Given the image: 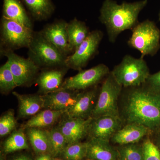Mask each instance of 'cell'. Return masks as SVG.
I'll use <instances>...</instances> for the list:
<instances>
[{"instance_id":"10","label":"cell","mask_w":160,"mask_h":160,"mask_svg":"<svg viewBox=\"0 0 160 160\" xmlns=\"http://www.w3.org/2000/svg\"><path fill=\"white\" fill-rule=\"evenodd\" d=\"M109 67L100 64L90 69L81 70L73 76L64 80L61 89L85 90L96 86L110 73Z\"/></svg>"},{"instance_id":"8","label":"cell","mask_w":160,"mask_h":160,"mask_svg":"<svg viewBox=\"0 0 160 160\" xmlns=\"http://www.w3.org/2000/svg\"><path fill=\"white\" fill-rule=\"evenodd\" d=\"M0 51L1 56L7 58V62L18 86L28 87L36 81L41 69L33 61L20 56L14 51Z\"/></svg>"},{"instance_id":"31","label":"cell","mask_w":160,"mask_h":160,"mask_svg":"<svg viewBox=\"0 0 160 160\" xmlns=\"http://www.w3.org/2000/svg\"><path fill=\"white\" fill-rule=\"evenodd\" d=\"M144 160H160V151L158 148L149 138L142 144Z\"/></svg>"},{"instance_id":"26","label":"cell","mask_w":160,"mask_h":160,"mask_svg":"<svg viewBox=\"0 0 160 160\" xmlns=\"http://www.w3.org/2000/svg\"><path fill=\"white\" fill-rule=\"evenodd\" d=\"M50 144V155L52 158H58L62 156L63 152L68 146L64 135L57 126L48 130Z\"/></svg>"},{"instance_id":"27","label":"cell","mask_w":160,"mask_h":160,"mask_svg":"<svg viewBox=\"0 0 160 160\" xmlns=\"http://www.w3.org/2000/svg\"><path fill=\"white\" fill-rule=\"evenodd\" d=\"M18 87L9 64L7 62L0 67V90L7 94Z\"/></svg>"},{"instance_id":"16","label":"cell","mask_w":160,"mask_h":160,"mask_svg":"<svg viewBox=\"0 0 160 160\" xmlns=\"http://www.w3.org/2000/svg\"><path fill=\"white\" fill-rule=\"evenodd\" d=\"M69 69L67 66H62L43 69L36 81L40 92L46 94L61 89L64 76Z\"/></svg>"},{"instance_id":"7","label":"cell","mask_w":160,"mask_h":160,"mask_svg":"<svg viewBox=\"0 0 160 160\" xmlns=\"http://www.w3.org/2000/svg\"><path fill=\"white\" fill-rule=\"evenodd\" d=\"M123 87L110 73L103 80L92 118L102 116L120 117L118 100Z\"/></svg>"},{"instance_id":"17","label":"cell","mask_w":160,"mask_h":160,"mask_svg":"<svg viewBox=\"0 0 160 160\" xmlns=\"http://www.w3.org/2000/svg\"><path fill=\"white\" fill-rule=\"evenodd\" d=\"M152 131L142 125L128 123L121 128L111 138V141L120 146L137 143Z\"/></svg>"},{"instance_id":"23","label":"cell","mask_w":160,"mask_h":160,"mask_svg":"<svg viewBox=\"0 0 160 160\" xmlns=\"http://www.w3.org/2000/svg\"><path fill=\"white\" fill-rule=\"evenodd\" d=\"M66 112L50 109H45L33 116L23 126L22 129L42 128L50 127L62 118Z\"/></svg>"},{"instance_id":"30","label":"cell","mask_w":160,"mask_h":160,"mask_svg":"<svg viewBox=\"0 0 160 160\" xmlns=\"http://www.w3.org/2000/svg\"><path fill=\"white\" fill-rule=\"evenodd\" d=\"M17 125L13 110H9L0 118V136H7L14 131Z\"/></svg>"},{"instance_id":"35","label":"cell","mask_w":160,"mask_h":160,"mask_svg":"<svg viewBox=\"0 0 160 160\" xmlns=\"http://www.w3.org/2000/svg\"><path fill=\"white\" fill-rule=\"evenodd\" d=\"M52 160H63L58 158H52Z\"/></svg>"},{"instance_id":"14","label":"cell","mask_w":160,"mask_h":160,"mask_svg":"<svg viewBox=\"0 0 160 160\" xmlns=\"http://www.w3.org/2000/svg\"><path fill=\"white\" fill-rule=\"evenodd\" d=\"M79 92L78 90L62 89L44 94V109L66 112L77 102Z\"/></svg>"},{"instance_id":"19","label":"cell","mask_w":160,"mask_h":160,"mask_svg":"<svg viewBox=\"0 0 160 160\" xmlns=\"http://www.w3.org/2000/svg\"><path fill=\"white\" fill-rule=\"evenodd\" d=\"M12 94L17 98L18 102V114L20 118H25L32 117L44 109L42 96L22 94L17 92H12Z\"/></svg>"},{"instance_id":"22","label":"cell","mask_w":160,"mask_h":160,"mask_svg":"<svg viewBox=\"0 0 160 160\" xmlns=\"http://www.w3.org/2000/svg\"><path fill=\"white\" fill-rule=\"evenodd\" d=\"M27 129V137L36 154L50 155L51 149L48 130L37 128Z\"/></svg>"},{"instance_id":"20","label":"cell","mask_w":160,"mask_h":160,"mask_svg":"<svg viewBox=\"0 0 160 160\" xmlns=\"http://www.w3.org/2000/svg\"><path fill=\"white\" fill-rule=\"evenodd\" d=\"M2 17L33 29L32 21L19 0H3Z\"/></svg>"},{"instance_id":"24","label":"cell","mask_w":160,"mask_h":160,"mask_svg":"<svg viewBox=\"0 0 160 160\" xmlns=\"http://www.w3.org/2000/svg\"><path fill=\"white\" fill-rule=\"evenodd\" d=\"M30 14L37 21L49 18L54 11L51 0H22Z\"/></svg>"},{"instance_id":"38","label":"cell","mask_w":160,"mask_h":160,"mask_svg":"<svg viewBox=\"0 0 160 160\" xmlns=\"http://www.w3.org/2000/svg\"><path fill=\"white\" fill-rule=\"evenodd\" d=\"M87 160H89V159H87Z\"/></svg>"},{"instance_id":"13","label":"cell","mask_w":160,"mask_h":160,"mask_svg":"<svg viewBox=\"0 0 160 160\" xmlns=\"http://www.w3.org/2000/svg\"><path fill=\"white\" fill-rule=\"evenodd\" d=\"M120 117L105 115L92 118L88 135L90 138L109 141L122 128Z\"/></svg>"},{"instance_id":"37","label":"cell","mask_w":160,"mask_h":160,"mask_svg":"<svg viewBox=\"0 0 160 160\" xmlns=\"http://www.w3.org/2000/svg\"><path fill=\"white\" fill-rule=\"evenodd\" d=\"M159 20H160V18H159Z\"/></svg>"},{"instance_id":"25","label":"cell","mask_w":160,"mask_h":160,"mask_svg":"<svg viewBox=\"0 0 160 160\" xmlns=\"http://www.w3.org/2000/svg\"><path fill=\"white\" fill-rule=\"evenodd\" d=\"M23 129L14 130L6 139L3 146V152L7 154L29 149V144Z\"/></svg>"},{"instance_id":"36","label":"cell","mask_w":160,"mask_h":160,"mask_svg":"<svg viewBox=\"0 0 160 160\" xmlns=\"http://www.w3.org/2000/svg\"><path fill=\"white\" fill-rule=\"evenodd\" d=\"M159 139H159L160 140V142H159V143H160V133H159Z\"/></svg>"},{"instance_id":"2","label":"cell","mask_w":160,"mask_h":160,"mask_svg":"<svg viewBox=\"0 0 160 160\" xmlns=\"http://www.w3.org/2000/svg\"><path fill=\"white\" fill-rule=\"evenodd\" d=\"M147 0L118 5L112 0H105L100 10V22L106 26L109 42L114 43L122 32L132 30L139 23L140 12Z\"/></svg>"},{"instance_id":"28","label":"cell","mask_w":160,"mask_h":160,"mask_svg":"<svg viewBox=\"0 0 160 160\" xmlns=\"http://www.w3.org/2000/svg\"><path fill=\"white\" fill-rule=\"evenodd\" d=\"M87 148V142L73 143L67 146L62 156L65 160H83L86 158Z\"/></svg>"},{"instance_id":"4","label":"cell","mask_w":160,"mask_h":160,"mask_svg":"<svg viewBox=\"0 0 160 160\" xmlns=\"http://www.w3.org/2000/svg\"><path fill=\"white\" fill-rule=\"evenodd\" d=\"M28 49V58L41 69L66 66L67 57L43 37L40 32H34Z\"/></svg>"},{"instance_id":"33","label":"cell","mask_w":160,"mask_h":160,"mask_svg":"<svg viewBox=\"0 0 160 160\" xmlns=\"http://www.w3.org/2000/svg\"><path fill=\"white\" fill-rule=\"evenodd\" d=\"M11 160H35L29 155L22 154L14 157Z\"/></svg>"},{"instance_id":"6","label":"cell","mask_w":160,"mask_h":160,"mask_svg":"<svg viewBox=\"0 0 160 160\" xmlns=\"http://www.w3.org/2000/svg\"><path fill=\"white\" fill-rule=\"evenodd\" d=\"M34 32L22 24L2 17L1 22V50H14L29 47Z\"/></svg>"},{"instance_id":"1","label":"cell","mask_w":160,"mask_h":160,"mask_svg":"<svg viewBox=\"0 0 160 160\" xmlns=\"http://www.w3.org/2000/svg\"><path fill=\"white\" fill-rule=\"evenodd\" d=\"M129 88L124 106L128 123L142 125L152 131L160 127V93L144 85Z\"/></svg>"},{"instance_id":"32","label":"cell","mask_w":160,"mask_h":160,"mask_svg":"<svg viewBox=\"0 0 160 160\" xmlns=\"http://www.w3.org/2000/svg\"><path fill=\"white\" fill-rule=\"evenodd\" d=\"M143 85L150 90L160 93V71L154 74H150Z\"/></svg>"},{"instance_id":"29","label":"cell","mask_w":160,"mask_h":160,"mask_svg":"<svg viewBox=\"0 0 160 160\" xmlns=\"http://www.w3.org/2000/svg\"><path fill=\"white\" fill-rule=\"evenodd\" d=\"M118 150L120 160H144L142 145L137 143L122 145Z\"/></svg>"},{"instance_id":"11","label":"cell","mask_w":160,"mask_h":160,"mask_svg":"<svg viewBox=\"0 0 160 160\" xmlns=\"http://www.w3.org/2000/svg\"><path fill=\"white\" fill-rule=\"evenodd\" d=\"M58 127L66 138L68 146L81 142L88 135L92 118L82 119L72 118L66 113L63 115Z\"/></svg>"},{"instance_id":"34","label":"cell","mask_w":160,"mask_h":160,"mask_svg":"<svg viewBox=\"0 0 160 160\" xmlns=\"http://www.w3.org/2000/svg\"><path fill=\"white\" fill-rule=\"evenodd\" d=\"M52 157L49 154H43L37 155L35 160H52Z\"/></svg>"},{"instance_id":"15","label":"cell","mask_w":160,"mask_h":160,"mask_svg":"<svg viewBox=\"0 0 160 160\" xmlns=\"http://www.w3.org/2000/svg\"><path fill=\"white\" fill-rule=\"evenodd\" d=\"M99 90L96 86L80 92L77 102L66 114L70 117L85 119L91 118Z\"/></svg>"},{"instance_id":"9","label":"cell","mask_w":160,"mask_h":160,"mask_svg":"<svg viewBox=\"0 0 160 160\" xmlns=\"http://www.w3.org/2000/svg\"><path fill=\"white\" fill-rule=\"evenodd\" d=\"M103 35L102 32L100 30L90 32L89 36L75 51L67 57L66 62V66L69 69L78 71L82 70L97 53Z\"/></svg>"},{"instance_id":"12","label":"cell","mask_w":160,"mask_h":160,"mask_svg":"<svg viewBox=\"0 0 160 160\" xmlns=\"http://www.w3.org/2000/svg\"><path fill=\"white\" fill-rule=\"evenodd\" d=\"M67 24L64 20H58L47 24L39 32L46 40L68 57L72 53L68 42Z\"/></svg>"},{"instance_id":"18","label":"cell","mask_w":160,"mask_h":160,"mask_svg":"<svg viewBox=\"0 0 160 160\" xmlns=\"http://www.w3.org/2000/svg\"><path fill=\"white\" fill-rule=\"evenodd\" d=\"M87 143V159L120 160L118 149L109 144V141L90 138Z\"/></svg>"},{"instance_id":"5","label":"cell","mask_w":160,"mask_h":160,"mask_svg":"<svg viewBox=\"0 0 160 160\" xmlns=\"http://www.w3.org/2000/svg\"><path fill=\"white\" fill-rule=\"evenodd\" d=\"M132 31L128 45L139 51L141 57L156 53L160 47V31L153 22L147 20L139 22Z\"/></svg>"},{"instance_id":"3","label":"cell","mask_w":160,"mask_h":160,"mask_svg":"<svg viewBox=\"0 0 160 160\" xmlns=\"http://www.w3.org/2000/svg\"><path fill=\"white\" fill-rule=\"evenodd\" d=\"M111 72L117 82L126 88L142 86L150 75L144 58H136L130 55L125 56Z\"/></svg>"},{"instance_id":"21","label":"cell","mask_w":160,"mask_h":160,"mask_svg":"<svg viewBox=\"0 0 160 160\" xmlns=\"http://www.w3.org/2000/svg\"><path fill=\"white\" fill-rule=\"evenodd\" d=\"M67 30L69 49L72 54L89 36L90 32L86 23L76 18L68 22Z\"/></svg>"}]
</instances>
